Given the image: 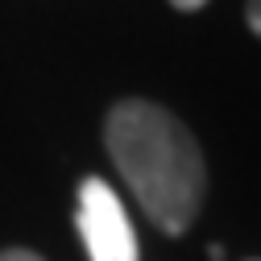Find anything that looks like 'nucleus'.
Listing matches in <instances>:
<instances>
[{"mask_svg":"<svg viewBox=\"0 0 261 261\" xmlns=\"http://www.w3.org/2000/svg\"><path fill=\"white\" fill-rule=\"evenodd\" d=\"M104 145L141 212L166 237H182L207 195V162L191 128L153 100H120L104 120Z\"/></svg>","mask_w":261,"mask_h":261,"instance_id":"nucleus-1","label":"nucleus"},{"mask_svg":"<svg viewBox=\"0 0 261 261\" xmlns=\"http://www.w3.org/2000/svg\"><path fill=\"white\" fill-rule=\"evenodd\" d=\"M79 237L91 261H137V237L124 216L120 195L104 178H83L79 187Z\"/></svg>","mask_w":261,"mask_h":261,"instance_id":"nucleus-2","label":"nucleus"},{"mask_svg":"<svg viewBox=\"0 0 261 261\" xmlns=\"http://www.w3.org/2000/svg\"><path fill=\"white\" fill-rule=\"evenodd\" d=\"M245 17H249V29L261 38V0H249V5H245Z\"/></svg>","mask_w":261,"mask_h":261,"instance_id":"nucleus-3","label":"nucleus"},{"mask_svg":"<svg viewBox=\"0 0 261 261\" xmlns=\"http://www.w3.org/2000/svg\"><path fill=\"white\" fill-rule=\"evenodd\" d=\"M0 261H46V257L29 253V249H5V253H0Z\"/></svg>","mask_w":261,"mask_h":261,"instance_id":"nucleus-4","label":"nucleus"},{"mask_svg":"<svg viewBox=\"0 0 261 261\" xmlns=\"http://www.w3.org/2000/svg\"><path fill=\"white\" fill-rule=\"evenodd\" d=\"M170 5H174V9H182V13H191V9H203L207 0H170Z\"/></svg>","mask_w":261,"mask_h":261,"instance_id":"nucleus-5","label":"nucleus"}]
</instances>
